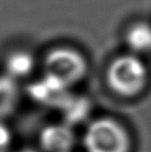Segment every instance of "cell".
Segmentation results:
<instances>
[{
  "instance_id": "obj_9",
  "label": "cell",
  "mask_w": 151,
  "mask_h": 152,
  "mask_svg": "<svg viewBox=\"0 0 151 152\" xmlns=\"http://www.w3.org/2000/svg\"><path fill=\"white\" fill-rule=\"evenodd\" d=\"M11 143V132L7 126L0 122V150H8Z\"/></svg>"
},
{
  "instance_id": "obj_1",
  "label": "cell",
  "mask_w": 151,
  "mask_h": 152,
  "mask_svg": "<svg viewBox=\"0 0 151 152\" xmlns=\"http://www.w3.org/2000/svg\"><path fill=\"white\" fill-rule=\"evenodd\" d=\"M149 80V70L140 56L132 52L116 57L106 71L107 85L121 97L131 98L142 92Z\"/></svg>"
},
{
  "instance_id": "obj_11",
  "label": "cell",
  "mask_w": 151,
  "mask_h": 152,
  "mask_svg": "<svg viewBox=\"0 0 151 152\" xmlns=\"http://www.w3.org/2000/svg\"><path fill=\"white\" fill-rule=\"evenodd\" d=\"M8 150H0V152H7Z\"/></svg>"
},
{
  "instance_id": "obj_2",
  "label": "cell",
  "mask_w": 151,
  "mask_h": 152,
  "mask_svg": "<svg viewBox=\"0 0 151 152\" xmlns=\"http://www.w3.org/2000/svg\"><path fill=\"white\" fill-rule=\"evenodd\" d=\"M86 152H130V135L117 120L102 117L89 123L82 137Z\"/></svg>"
},
{
  "instance_id": "obj_10",
  "label": "cell",
  "mask_w": 151,
  "mask_h": 152,
  "mask_svg": "<svg viewBox=\"0 0 151 152\" xmlns=\"http://www.w3.org/2000/svg\"><path fill=\"white\" fill-rule=\"evenodd\" d=\"M19 152H38V151L31 148H25V149H22V150H20Z\"/></svg>"
},
{
  "instance_id": "obj_4",
  "label": "cell",
  "mask_w": 151,
  "mask_h": 152,
  "mask_svg": "<svg viewBox=\"0 0 151 152\" xmlns=\"http://www.w3.org/2000/svg\"><path fill=\"white\" fill-rule=\"evenodd\" d=\"M75 143V132L66 123L48 124L39 133V144L45 152H71Z\"/></svg>"
},
{
  "instance_id": "obj_5",
  "label": "cell",
  "mask_w": 151,
  "mask_h": 152,
  "mask_svg": "<svg viewBox=\"0 0 151 152\" xmlns=\"http://www.w3.org/2000/svg\"><path fill=\"white\" fill-rule=\"evenodd\" d=\"M125 41L129 52L138 56L151 53V23L147 21L133 22L126 30Z\"/></svg>"
},
{
  "instance_id": "obj_8",
  "label": "cell",
  "mask_w": 151,
  "mask_h": 152,
  "mask_svg": "<svg viewBox=\"0 0 151 152\" xmlns=\"http://www.w3.org/2000/svg\"><path fill=\"white\" fill-rule=\"evenodd\" d=\"M16 101V88L11 78H0V117L9 113Z\"/></svg>"
},
{
  "instance_id": "obj_6",
  "label": "cell",
  "mask_w": 151,
  "mask_h": 152,
  "mask_svg": "<svg viewBox=\"0 0 151 152\" xmlns=\"http://www.w3.org/2000/svg\"><path fill=\"white\" fill-rule=\"evenodd\" d=\"M59 109L62 111L65 123L71 127L87 118L90 112V103L84 98L68 96L59 107Z\"/></svg>"
},
{
  "instance_id": "obj_3",
  "label": "cell",
  "mask_w": 151,
  "mask_h": 152,
  "mask_svg": "<svg viewBox=\"0 0 151 152\" xmlns=\"http://www.w3.org/2000/svg\"><path fill=\"white\" fill-rule=\"evenodd\" d=\"M45 75L55 78L67 89L79 83L88 73V61L81 51L68 46L56 47L45 57Z\"/></svg>"
},
{
  "instance_id": "obj_7",
  "label": "cell",
  "mask_w": 151,
  "mask_h": 152,
  "mask_svg": "<svg viewBox=\"0 0 151 152\" xmlns=\"http://www.w3.org/2000/svg\"><path fill=\"white\" fill-rule=\"evenodd\" d=\"M34 60L29 52L17 50L11 52L6 59V70L10 78H22L31 73Z\"/></svg>"
}]
</instances>
